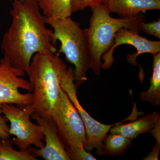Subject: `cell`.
I'll return each mask as SVG.
<instances>
[{"label":"cell","instance_id":"cell-1","mask_svg":"<svg viewBox=\"0 0 160 160\" xmlns=\"http://www.w3.org/2000/svg\"><path fill=\"white\" fill-rule=\"evenodd\" d=\"M40 10L37 0H13L12 22L2 41L4 57L27 73L35 53L57 52L53 30L46 27V18Z\"/></svg>","mask_w":160,"mask_h":160},{"label":"cell","instance_id":"cell-2","mask_svg":"<svg viewBox=\"0 0 160 160\" xmlns=\"http://www.w3.org/2000/svg\"><path fill=\"white\" fill-rule=\"evenodd\" d=\"M91 10L89 26L86 29L90 52V69L99 75L102 57L113 45L117 32L126 28L139 33L146 18L141 13L129 17L112 18L104 4L91 7Z\"/></svg>","mask_w":160,"mask_h":160},{"label":"cell","instance_id":"cell-3","mask_svg":"<svg viewBox=\"0 0 160 160\" xmlns=\"http://www.w3.org/2000/svg\"><path fill=\"white\" fill-rule=\"evenodd\" d=\"M60 55L38 52L33 56L27 74L33 88L34 113L51 118L60 97Z\"/></svg>","mask_w":160,"mask_h":160},{"label":"cell","instance_id":"cell-4","mask_svg":"<svg viewBox=\"0 0 160 160\" xmlns=\"http://www.w3.org/2000/svg\"><path fill=\"white\" fill-rule=\"evenodd\" d=\"M46 24L53 29L55 41L61 46L56 53H64L67 62L75 66L74 82L77 88L88 80L86 74L90 69V52L86 29L71 17L60 19L46 18Z\"/></svg>","mask_w":160,"mask_h":160},{"label":"cell","instance_id":"cell-5","mask_svg":"<svg viewBox=\"0 0 160 160\" xmlns=\"http://www.w3.org/2000/svg\"><path fill=\"white\" fill-rule=\"evenodd\" d=\"M51 118L70 159L91 160L92 155L84 148L87 140L82 120L67 95L61 88L59 99L52 111Z\"/></svg>","mask_w":160,"mask_h":160},{"label":"cell","instance_id":"cell-6","mask_svg":"<svg viewBox=\"0 0 160 160\" xmlns=\"http://www.w3.org/2000/svg\"><path fill=\"white\" fill-rule=\"evenodd\" d=\"M60 85L61 89L68 96L79 113L85 125L86 144L84 148L89 152L95 149L98 155L102 156L103 141L110 129L129 120V118L113 125L102 124L93 118L81 106L77 97V87L74 82V70L67 66L61 59L59 64Z\"/></svg>","mask_w":160,"mask_h":160},{"label":"cell","instance_id":"cell-7","mask_svg":"<svg viewBox=\"0 0 160 160\" xmlns=\"http://www.w3.org/2000/svg\"><path fill=\"white\" fill-rule=\"evenodd\" d=\"M0 107L3 114L10 123L9 134L16 137L12 139L13 144L20 150H27L31 146L38 149L45 146L42 127L30 121V117L35 112L33 104L23 108L12 104H2Z\"/></svg>","mask_w":160,"mask_h":160},{"label":"cell","instance_id":"cell-8","mask_svg":"<svg viewBox=\"0 0 160 160\" xmlns=\"http://www.w3.org/2000/svg\"><path fill=\"white\" fill-rule=\"evenodd\" d=\"M25 72L12 66L9 60L3 57L0 59V105L12 104L23 108L33 104V93L23 94L19 89L31 92L33 90L29 81L23 78Z\"/></svg>","mask_w":160,"mask_h":160},{"label":"cell","instance_id":"cell-9","mask_svg":"<svg viewBox=\"0 0 160 160\" xmlns=\"http://www.w3.org/2000/svg\"><path fill=\"white\" fill-rule=\"evenodd\" d=\"M139 33L131 31L130 29L122 28L117 32L115 36L114 42L110 49L102 57V69H109L114 62L113 52L118 46L122 45H131L137 49V52L133 54L128 55L127 61L132 66H138L140 69L139 78L140 82L142 83L145 75L144 71L140 65L137 62V58L140 55L150 53L154 56L160 52V41H151L146 38L141 36Z\"/></svg>","mask_w":160,"mask_h":160},{"label":"cell","instance_id":"cell-10","mask_svg":"<svg viewBox=\"0 0 160 160\" xmlns=\"http://www.w3.org/2000/svg\"><path fill=\"white\" fill-rule=\"evenodd\" d=\"M42 127L46 144L41 149L32 147V152L36 157L46 160H70L58 134L56 126L52 118L44 117L37 113L31 116Z\"/></svg>","mask_w":160,"mask_h":160},{"label":"cell","instance_id":"cell-11","mask_svg":"<svg viewBox=\"0 0 160 160\" xmlns=\"http://www.w3.org/2000/svg\"><path fill=\"white\" fill-rule=\"evenodd\" d=\"M104 5L110 13H117L121 17H129L142 12L159 10L160 0H108Z\"/></svg>","mask_w":160,"mask_h":160},{"label":"cell","instance_id":"cell-12","mask_svg":"<svg viewBox=\"0 0 160 160\" xmlns=\"http://www.w3.org/2000/svg\"><path fill=\"white\" fill-rule=\"evenodd\" d=\"M160 121V115L157 112L146 114L143 117L132 120L126 124H119L109 130L110 133H118L132 140L142 133L150 132Z\"/></svg>","mask_w":160,"mask_h":160},{"label":"cell","instance_id":"cell-13","mask_svg":"<svg viewBox=\"0 0 160 160\" xmlns=\"http://www.w3.org/2000/svg\"><path fill=\"white\" fill-rule=\"evenodd\" d=\"M152 73L150 79V86L146 91L141 92L140 100L152 106L160 105V52L153 56Z\"/></svg>","mask_w":160,"mask_h":160},{"label":"cell","instance_id":"cell-14","mask_svg":"<svg viewBox=\"0 0 160 160\" xmlns=\"http://www.w3.org/2000/svg\"><path fill=\"white\" fill-rule=\"evenodd\" d=\"M43 15L47 18H64L71 17V0H37Z\"/></svg>","mask_w":160,"mask_h":160},{"label":"cell","instance_id":"cell-15","mask_svg":"<svg viewBox=\"0 0 160 160\" xmlns=\"http://www.w3.org/2000/svg\"><path fill=\"white\" fill-rule=\"evenodd\" d=\"M132 140L118 133L106 135L103 141L102 155L121 156L125 153Z\"/></svg>","mask_w":160,"mask_h":160},{"label":"cell","instance_id":"cell-16","mask_svg":"<svg viewBox=\"0 0 160 160\" xmlns=\"http://www.w3.org/2000/svg\"><path fill=\"white\" fill-rule=\"evenodd\" d=\"M10 137L0 138V160H37L32 146L26 150L17 151L13 148Z\"/></svg>","mask_w":160,"mask_h":160},{"label":"cell","instance_id":"cell-17","mask_svg":"<svg viewBox=\"0 0 160 160\" xmlns=\"http://www.w3.org/2000/svg\"><path fill=\"white\" fill-rule=\"evenodd\" d=\"M108 0H71L72 13L82 11L88 7L99 6L107 2Z\"/></svg>","mask_w":160,"mask_h":160},{"label":"cell","instance_id":"cell-18","mask_svg":"<svg viewBox=\"0 0 160 160\" xmlns=\"http://www.w3.org/2000/svg\"><path fill=\"white\" fill-rule=\"evenodd\" d=\"M141 30L147 34L160 38V19L152 22H144L141 25Z\"/></svg>","mask_w":160,"mask_h":160},{"label":"cell","instance_id":"cell-19","mask_svg":"<svg viewBox=\"0 0 160 160\" xmlns=\"http://www.w3.org/2000/svg\"><path fill=\"white\" fill-rule=\"evenodd\" d=\"M8 122V119L3 114L0 107V138H1L10 137L9 127L7 125Z\"/></svg>","mask_w":160,"mask_h":160},{"label":"cell","instance_id":"cell-20","mask_svg":"<svg viewBox=\"0 0 160 160\" xmlns=\"http://www.w3.org/2000/svg\"><path fill=\"white\" fill-rule=\"evenodd\" d=\"M160 149V143L156 141L153 148L152 149L151 152L147 155L144 160H158L159 159V154Z\"/></svg>","mask_w":160,"mask_h":160},{"label":"cell","instance_id":"cell-21","mask_svg":"<svg viewBox=\"0 0 160 160\" xmlns=\"http://www.w3.org/2000/svg\"><path fill=\"white\" fill-rule=\"evenodd\" d=\"M150 132L151 134L155 138L157 142L160 143V121H159L155 126L152 129Z\"/></svg>","mask_w":160,"mask_h":160},{"label":"cell","instance_id":"cell-22","mask_svg":"<svg viewBox=\"0 0 160 160\" xmlns=\"http://www.w3.org/2000/svg\"><path fill=\"white\" fill-rule=\"evenodd\" d=\"M21 1H22V2H23V1H24V0H21Z\"/></svg>","mask_w":160,"mask_h":160},{"label":"cell","instance_id":"cell-23","mask_svg":"<svg viewBox=\"0 0 160 160\" xmlns=\"http://www.w3.org/2000/svg\"><path fill=\"white\" fill-rule=\"evenodd\" d=\"M0 27H1V25H0Z\"/></svg>","mask_w":160,"mask_h":160}]
</instances>
